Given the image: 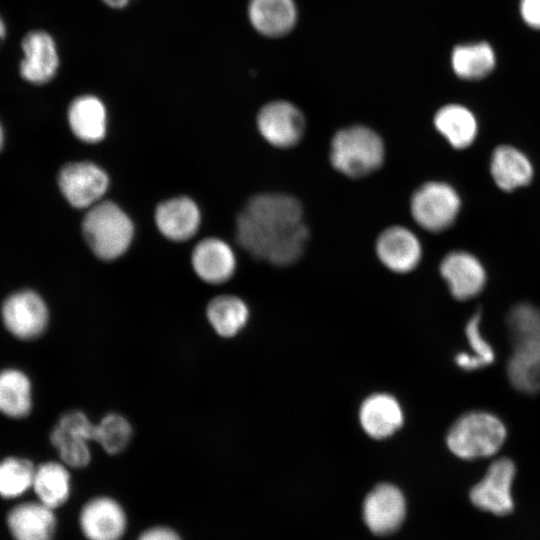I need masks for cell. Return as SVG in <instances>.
I'll return each mask as SVG.
<instances>
[{
	"mask_svg": "<svg viewBox=\"0 0 540 540\" xmlns=\"http://www.w3.org/2000/svg\"><path fill=\"white\" fill-rule=\"evenodd\" d=\"M294 196L266 192L252 196L236 219V239L247 253L275 266H289L303 255L309 230Z\"/></svg>",
	"mask_w": 540,
	"mask_h": 540,
	"instance_id": "1",
	"label": "cell"
},
{
	"mask_svg": "<svg viewBox=\"0 0 540 540\" xmlns=\"http://www.w3.org/2000/svg\"><path fill=\"white\" fill-rule=\"evenodd\" d=\"M512 354L507 372L511 384L520 392L540 391V310L532 304L513 307L507 318Z\"/></svg>",
	"mask_w": 540,
	"mask_h": 540,
	"instance_id": "2",
	"label": "cell"
},
{
	"mask_svg": "<svg viewBox=\"0 0 540 540\" xmlns=\"http://www.w3.org/2000/svg\"><path fill=\"white\" fill-rule=\"evenodd\" d=\"M329 160L333 168L344 176L363 178L383 165L385 144L381 136L368 126H347L333 135Z\"/></svg>",
	"mask_w": 540,
	"mask_h": 540,
	"instance_id": "3",
	"label": "cell"
},
{
	"mask_svg": "<svg viewBox=\"0 0 540 540\" xmlns=\"http://www.w3.org/2000/svg\"><path fill=\"white\" fill-rule=\"evenodd\" d=\"M506 437V426L499 417L477 410L461 415L452 424L446 435V444L458 458L475 460L495 455Z\"/></svg>",
	"mask_w": 540,
	"mask_h": 540,
	"instance_id": "4",
	"label": "cell"
},
{
	"mask_svg": "<svg viewBox=\"0 0 540 540\" xmlns=\"http://www.w3.org/2000/svg\"><path fill=\"white\" fill-rule=\"evenodd\" d=\"M82 232L95 256L111 261L127 251L133 239L134 227L129 216L117 204L101 200L87 210L82 221Z\"/></svg>",
	"mask_w": 540,
	"mask_h": 540,
	"instance_id": "5",
	"label": "cell"
},
{
	"mask_svg": "<svg viewBox=\"0 0 540 540\" xmlns=\"http://www.w3.org/2000/svg\"><path fill=\"white\" fill-rule=\"evenodd\" d=\"M0 321L5 331L21 342H33L50 327L48 303L37 291L24 288L8 294L0 305Z\"/></svg>",
	"mask_w": 540,
	"mask_h": 540,
	"instance_id": "6",
	"label": "cell"
},
{
	"mask_svg": "<svg viewBox=\"0 0 540 540\" xmlns=\"http://www.w3.org/2000/svg\"><path fill=\"white\" fill-rule=\"evenodd\" d=\"M95 422L82 410L63 412L49 432L58 459L70 469H83L92 460Z\"/></svg>",
	"mask_w": 540,
	"mask_h": 540,
	"instance_id": "7",
	"label": "cell"
},
{
	"mask_svg": "<svg viewBox=\"0 0 540 540\" xmlns=\"http://www.w3.org/2000/svg\"><path fill=\"white\" fill-rule=\"evenodd\" d=\"M409 208L411 217L419 227L438 233L454 223L460 212L461 199L451 185L428 181L413 192Z\"/></svg>",
	"mask_w": 540,
	"mask_h": 540,
	"instance_id": "8",
	"label": "cell"
},
{
	"mask_svg": "<svg viewBox=\"0 0 540 540\" xmlns=\"http://www.w3.org/2000/svg\"><path fill=\"white\" fill-rule=\"evenodd\" d=\"M516 476V467L506 457L494 460L484 476L469 492V499L474 507L482 512L502 517L514 511L512 486Z\"/></svg>",
	"mask_w": 540,
	"mask_h": 540,
	"instance_id": "9",
	"label": "cell"
},
{
	"mask_svg": "<svg viewBox=\"0 0 540 540\" xmlns=\"http://www.w3.org/2000/svg\"><path fill=\"white\" fill-rule=\"evenodd\" d=\"M57 183L71 206L89 209L101 201L108 189L109 177L101 167L92 162H70L60 169Z\"/></svg>",
	"mask_w": 540,
	"mask_h": 540,
	"instance_id": "10",
	"label": "cell"
},
{
	"mask_svg": "<svg viewBox=\"0 0 540 540\" xmlns=\"http://www.w3.org/2000/svg\"><path fill=\"white\" fill-rule=\"evenodd\" d=\"M256 123L261 136L272 146L281 149L297 145L306 129L301 110L285 100L265 104L258 112Z\"/></svg>",
	"mask_w": 540,
	"mask_h": 540,
	"instance_id": "11",
	"label": "cell"
},
{
	"mask_svg": "<svg viewBox=\"0 0 540 540\" xmlns=\"http://www.w3.org/2000/svg\"><path fill=\"white\" fill-rule=\"evenodd\" d=\"M405 515V497L393 484H378L364 499L363 519L374 534L387 535L395 532L402 525Z\"/></svg>",
	"mask_w": 540,
	"mask_h": 540,
	"instance_id": "12",
	"label": "cell"
},
{
	"mask_svg": "<svg viewBox=\"0 0 540 540\" xmlns=\"http://www.w3.org/2000/svg\"><path fill=\"white\" fill-rule=\"evenodd\" d=\"M378 260L388 270L406 274L412 272L422 258V245L407 227L393 225L382 230L375 241Z\"/></svg>",
	"mask_w": 540,
	"mask_h": 540,
	"instance_id": "13",
	"label": "cell"
},
{
	"mask_svg": "<svg viewBox=\"0 0 540 540\" xmlns=\"http://www.w3.org/2000/svg\"><path fill=\"white\" fill-rule=\"evenodd\" d=\"M79 524L88 540H120L126 531L127 518L116 500L98 496L83 505Z\"/></svg>",
	"mask_w": 540,
	"mask_h": 540,
	"instance_id": "14",
	"label": "cell"
},
{
	"mask_svg": "<svg viewBox=\"0 0 540 540\" xmlns=\"http://www.w3.org/2000/svg\"><path fill=\"white\" fill-rule=\"evenodd\" d=\"M439 271L451 295L457 300L477 296L486 283V272L481 262L465 251H452L440 262Z\"/></svg>",
	"mask_w": 540,
	"mask_h": 540,
	"instance_id": "15",
	"label": "cell"
},
{
	"mask_svg": "<svg viewBox=\"0 0 540 540\" xmlns=\"http://www.w3.org/2000/svg\"><path fill=\"white\" fill-rule=\"evenodd\" d=\"M191 264L200 280L220 285L235 274L237 260L231 246L224 240L210 237L198 242L191 255Z\"/></svg>",
	"mask_w": 540,
	"mask_h": 540,
	"instance_id": "16",
	"label": "cell"
},
{
	"mask_svg": "<svg viewBox=\"0 0 540 540\" xmlns=\"http://www.w3.org/2000/svg\"><path fill=\"white\" fill-rule=\"evenodd\" d=\"M14 540H53L57 527L54 509L36 501L14 505L6 516Z\"/></svg>",
	"mask_w": 540,
	"mask_h": 540,
	"instance_id": "17",
	"label": "cell"
},
{
	"mask_svg": "<svg viewBox=\"0 0 540 540\" xmlns=\"http://www.w3.org/2000/svg\"><path fill=\"white\" fill-rule=\"evenodd\" d=\"M24 58L20 63L21 76L33 84H44L57 73L59 56L53 38L44 31L28 33L22 42Z\"/></svg>",
	"mask_w": 540,
	"mask_h": 540,
	"instance_id": "18",
	"label": "cell"
},
{
	"mask_svg": "<svg viewBox=\"0 0 540 540\" xmlns=\"http://www.w3.org/2000/svg\"><path fill=\"white\" fill-rule=\"evenodd\" d=\"M359 422L369 437L382 440L401 428L404 413L394 396L374 393L362 401L359 408Z\"/></svg>",
	"mask_w": 540,
	"mask_h": 540,
	"instance_id": "19",
	"label": "cell"
},
{
	"mask_svg": "<svg viewBox=\"0 0 540 540\" xmlns=\"http://www.w3.org/2000/svg\"><path fill=\"white\" fill-rule=\"evenodd\" d=\"M197 204L187 196L161 202L155 210V222L160 233L172 241H186L193 237L200 225Z\"/></svg>",
	"mask_w": 540,
	"mask_h": 540,
	"instance_id": "20",
	"label": "cell"
},
{
	"mask_svg": "<svg viewBox=\"0 0 540 540\" xmlns=\"http://www.w3.org/2000/svg\"><path fill=\"white\" fill-rule=\"evenodd\" d=\"M34 409V387L30 375L20 367L0 369V415L11 420L28 418Z\"/></svg>",
	"mask_w": 540,
	"mask_h": 540,
	"instance_id": "21",
	"label": "cell"
},
{
	"mask_svg": "<svg viewBox=\"0 0 540 540\" xmlns=\"http://www.w3.org/2000/svg\"><path fill=\"white\" fill-rule=\"evenodd\" d=\"M205 318L218 337L231 339L246 328L250 319V309L239 296L220 294L207 303Z\"/></svg>",
	"mask_w": 540,
	"mask_h": 540,
	"instance_id": "22",
	"label": "cell"
},
{
	"mask_svg": "<svg viewBox=\"0 0 540 540\" xmlns=\"http://www.w3.org/2000/svg\"><path fill=\"white\" fill-rule=\"evenodd\" d=\"M68 123L75 137L85 143H98L107 131L106 107L95 95H81L69 105Z\"/></svg>",
	"mask_w": 540,
	"mask_h": 540,
	"instance_id": "23",
	"label": "cell"
},
{
	"mask_svg": "<svg viewBox=\"0 0 540 540\" xmlns=\"http://www.w3.org/2000/svg\"><path fill=\"white\" fill-rule=\"evenodd\" d=\"M248 18L260 34L279 37L292 30L297 11L293 0H250Z\"/></svg>",
	"mask_w": 540,
	"mask_h": 540,
	"instance_id": "24",
	"label": "cell"
},
{
	"mask_svg": "<svg viewBox=\"0 0 540 540\" xmlns=\"http://www.w3.org/2000/svg\"><path fill=\"white\" fill-rule=\"evenodd\" d=\"M71 488L70 468L59 459L36 465L32 490L39 502L55 510L68 501Z\"/></svg>",
	"mask_w": 540,
	"mask_h": 540,
	"instance_id": "25",
	"label": "cell"
},
{
	"mask_svg": "<svg viewBox=\"0 0 540 540\" xmlns=\"http://www.w3.org/2000/svg\"><path fill=\"white\" fill-rule=\"evenodd\" d=\"M490 169L495 183L504 191L527 185L533 177L529 159L511 146H499L494 150Z\"/></svg>",
	"mask_w": 540,
	"mask_h": 540,
	"instance_id": "26",
	"label": "cell"
},
{
	"mask_svg": "<svg viewBox=\"0 0 540 540\" xmlns=\"http://www.w3.org/2000/svg\"><path fill=\"white\" fill-rule=\"evenodd\" d=\"M433 123L436 130L456 149L468 147L477 135L475 116L468 108L459 104L441 107L435 113Z\"/></svg>",
	"mask_w": 540,
	"mask_h": 540,
	"instance_id": "27",
	"label": "cell"
},
{
	"mask_svg": "<svg viewBox=\"0 0 540 540\" xmlns=\"http://www.w3.org/2000/svg\"><path fill=\"white\" fill-rule=\"evenodd\" d=\"M495 63L494 50L485 42L458 45L451 54L454 73L465 80L484 78L494 69Z\"/></svg>",
	"mask_w": 540,
	"mask_h": 540,
	"instance_id": "28",
	"label": "cell"
},
{
	"mask_svg": "<svg viewBox=\"0 0 540 540\" xmlns=\"http://www.w3.org/2000/svg\"><path fill=\"white\" fill-rule=\"evenodd\" d=\"M35 468L27 457L9 455L0 459V497L17 499L32 489Z\"/></svg>",
	"mask_w": 540,
	"mask_h": 540,
	"instance_id": "29",
	"label": "cell"
},
{
	"mask_svg": "<svg viewBox=\"0 0 540 540\" xmlns=\"http://www.w3.org/2000/svg\"><path fill=\"white\" fill-rule=\"evenodd\" d=\"M133 426L121 413L109 412L95 422L94 443L109 455L123 452L133 438Z\"/></svg>",
	"mask_w": 540,
	"mask_h": 540,
	"instance_id": "30",
	"label": "cell"
},
{
	"mask_svg": "<svg viewBox=\"0 0 540 540\" xmlns=\"http://www.w3.org/2000/svg\"><path fill=\"white\" fill-rule=\"evenodd\" d=\"M480 322V313H475L465 326V335L472 351L468 353L474 358L480 368H484L494 361L495 352L490 343L482 335Z\"/></svg>",
	"mask_w": 540,
	"mask_h": 540,
	"instance_id": "31",
	"label": "cell"
},
{
	"mask_svg": "<svg viewBox=\"0 0 540 540\" xmlns=\"http://www.w3.org/2000/svg\"><path fill=\"white\" fill-rule=\"evenodd\" d=\"M520 15L531 28L540 30V0H521Z\"/></svg>",
	"mask_w": 540,
	"mask_h": 540,
	"instance_id": "32",
	"label": "cell"
},
{
	"mask_svg": "<svg viewBox=\"0 0 540 540\" xmlns=\"http://www.w3.org/2000/svg\"><path fill=\"white\" fill-rule=\"evenodd\" d=\"M137 540H181V538L169 527L155 526L142 532Z\"/></svg>",
	"mask_w": 540,
	"mask_h": 540,
	"instance_id": "33",
	"label": "cell"
},
{
	"mask_svg": "<svg viewBox=\"0 0 540 540\" xmlns=\"http://www.w3.org/2000/svg\"><path fill=\"white\" fill-rule=\"evenodd\" d=\"M105 5L113 9L125 8L131 0H101Z\"/></svg>",
	"mask_w": 540,
	"mask_h": 540,
	"instance_id": "34",
	"label": "cell"
},
{
	"mask_svg": "<svg viewBox=\"0 0 540 540\" xmlns=\"http://www.w3.org/2000/svg\"><path fill=\"white\" fill-rule=\"evenodd\" d=\"M5 24L0 18V39H2L5 36Z\"/></svg>",
	"mask_w": 540,
	"mask_h": 540,
	"instance_id": "35",
	"label": "cell"
},
{
	"mask_svg": "<svg viewBox=\"0 0 540 540\" xmlns=\"http://www.w3.org/2000/svg\"><path fill=\"white\" fill-rule=\"evenodd\" d=\"M3 143H4V132H3V128L0 124V151L3 147Z\"/></svg>",
	"mask_w": 540,
	"mask_h": 540,
	"instance_id": "36",
	"label": "cell"
}]
</instances>
